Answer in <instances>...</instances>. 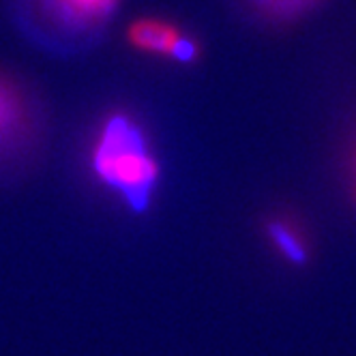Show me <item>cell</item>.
<instances>
[{"label":"cell","mask_w":356,"mask_h":356,"mask_svg":"<svg viewBox=\"0 0 356 356\" xmlns=\"http://www.w3.org/2000/svg\"><path fill=\"white\" fill-rule=\"evenodd\" d=\"M88 168L127 211H150L161 183V163L146 127L131 112L114 110L101 118L90 140Z\"/></svg>","instance_id":"obj_1"},{"label":"cell","mask_w":356,"mask_h":356,"mask_svg":"<svg viewBox=\"0 0 356 356\" xmlns=\"http://www.w3.org/2000/svg\"><path fill=\"white\" fill-rule=\"evenodd\" d=\"M120 3L122 0H19L15 22L43 52L73 56L101 41Z\"/></svg>","instance_id":"obj_2"},{"label":"cell","mask_w":356,"mask_h":356,"mask_svg":"<svg viewBox=\"0 0 356 356\" xmlns=\"http://www.w3.org/2000/svg\"><path fill=\"white\" fill-rule=\"evenodd\" d=\"M37 131L39 114L33 95L11 73L0 71V168L26 159Z\"/></svg>","instance_id":"obj_3"},{"label":"cell","mask_w":356,"mask_h":356,"mask_svg":"<svg viewBox=\"0 0 356 356\" xmlns=\"http://www.w3.org/2000/svg\"><path fill=\"white\" fill-rule=\"evenodd\" d=\"M124 39L131 49L146 56H159L178 65H193L200 60V43L174 22L146 15L127 26Z\"/></svg>","instance_id":"obj_4"},{"label":"cell","mask_w":356,"mask_h":356,"mask_svg":"<svg viewBox=\"0 0 356 356\" xmlns=\"http://www.w3.org/2000/svg\"><path fill=\"white\" fill-rule=\"evenodd\" d=\"M268 243L292 266H305L309 262V241L302 227L292 217H270L264 225Z\"/></svg>","instance_id":"obj_5"},{"label":"cell","mask_w":356,"mask_h":356,"mask_svg":"<svg viewBox=\"0 0 356 356\" xmlns=\"http://www.w3.org/2000/svg\"><path fill=\"white\" fill-rule=\"evenodd\" d=\"M262 17L273 22H290L316 9L322 0H249Z\"/></svg>","instance_id":"obj_6"}]
</instances>
